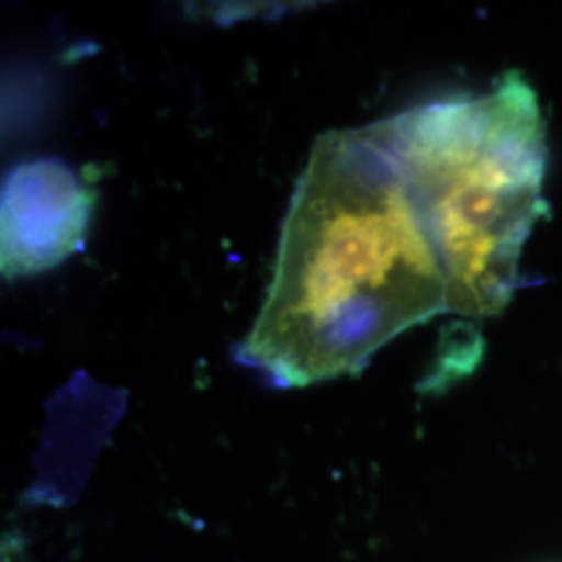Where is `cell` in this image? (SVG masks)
Here are the masks:
<instances>
[{"label":"cell","instance_id":"1","mask_svg":"<svg viewBox=\"0 0 562 562\" xmlns=\"http://www.w3.org/2000/svg\"><path fill=\"white\" fill-rule=\"evenodd\" d=\"M440 313L442 259L382 121L323 134L236 359L278 387H306L361 373L385 344Z\"/></svg>","mask_w":562,"mask_h":562},{"label":"cell","instance_id":"2","mask_svg":"<svg viewBox=\"0 0 562 562\" xmlns=\"http://www.w3.org/2000/svg\"><path fill=\"white\" fill-rule=\"evenodd\" d=\"M382 125L438 246L448 313L501 315L546 211L548 144L536 90L510 71L485 94L425 104Z\"/></svg>","mask_w":562,"mask_h":562},{"label":"cell","instance_id":"3","mask_svg":"<svg viewBox=\"0 0 562 562\" xmlns=\"http://www.w3.org/2000/svg\"><path fill=\"white\" fill-rule=\"evenodd\" d=\"M92 202V190L59 159L18 165L2 188V276H36L76 255L90 225Z\"/></svg>","mask_w":562,"mask_h":562},{"label":"cell","instance_id":"4","mask_svg":"<svg viewBox=\"0 0 562 562\" xmlns=\"http://www.w3.org/2000/svg\"><path fill=\"white\" fill-rule=\"evenodd\" d=\"M2 562H30V559L25 557L23 546L13 542V538H9V542L2 546Z\"/></svg>","mask_w":562,"mask_h":562}]
</instances>
